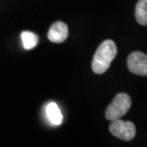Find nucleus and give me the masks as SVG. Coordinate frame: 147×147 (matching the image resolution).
<instances>
[{
	"label": "nucleus",
	"mask_w": 147,
	"mask_h": 147,
	"mask_svg": "<svg viewBox=\"0 0 147 147\" xmlns=\"http://www.w3.org/2000/svg\"><path fill=\"white\" fill-rule=\"evenodd\" d=\"M117 55V46L112 40H105L98 47L92 60V70L101 75L108 70L111 62Z\"/></svg>",
	"instance_id": "1"
},
{
	"label": "nucleus",
	"mask_w": 147,
	"mask_h": 147,
	"mask_svg": "<svg viewBox=\"0 0 147 147\" xmlns=\"http://www.w3.org/2000/svg\"><path fill=\"white\" fill-rule=\"evenodd\" d=\"M46 114L48 117L49 122L51 124L58 126L62 123L63 120V115H62L60 108L55 102H49L46 107Z\"/></svg>",
	"instance_id": "6"
},
{
	"label": "nucleus",
	"mask_w": 147,
	"mask_h": 147,
	"mask_svg": "<svg viewBox=\"0 0 147 147\" xmlns=\"http://www.w3.org/2000/svg\"><path fill=\"white\" fill-rule=\"evenodd\" d=\"M111 134L116 137L123 140H131L136 136V127L135 124L131 121L121 120V118L112 120L109 126Z\"/></svg>",
	"instance_id": "3"
},
{
	"label": "nucleus",
	"mask_w": 147,
	"mask_h": 147,
	"mask_svg": "<svg viewBox=\"0 0 147 147\" xmlns=\"http://www.w3.org/2000/svg\"><path fill=\"white\" fill-rule=\"evenodd\" d=\"M21 39L23 46L26 50H32L38 44V36L30 31H25L21 34Z\"/></svg>",
	"instance_id": "8"
},
{
	"label": "nucleus",
	"mask_w": 147,
	"mask_h": 147,
	"mask_svg": "<svg viewBox=\"0 0 147 147\" xmlns=\"http://www.w3.org/2000/svg\"><path fill=\"white\" fill-rule=\"evenodd\" d=\"M127 67L131 73L138 76H147V55L134 52L127 58Z\"/></svg>",
	"instance_id": "4"
},
{
	"label": "nucleus",
	"mask_w": 147,
	"mask_h": 147,
	"mask_svg": "<svg viewBox=\"0 0 147 147\" xmlns=\"http://www.w3.org/2000/svg\"><path fill=\"white\" fill-rule=\"evenodd\" d=\"M135 16L138 23L147 26V0H139L136 6Z\"/></svg>",
	"instance_id": "7"
},
{
	"label": "nucleus",
	"mask_w": 147,
	"mask_h": 147,
	"mask_svg": "<svg viewBox=\"0 0 147 147\" xmlns=\"http://www.w3.org/2000/svg\"><path fill=\"white\" fill-rule=\"evenodd\" d=\"M68 36V28L67 25L62 22V21H57L54 24L51 25L49 28L48 37L53 43H62L64 42Z\"/></svg>",
	"instance_id": "5"
},
{
	"label": "nucleus",
	"mask_w": 147,
	"mask_h": 147,
	"mask_svg": "<svg viewBox=\"0 0 147 147\" xmlns=\"http://www.w3.org/2000/svg\"><path fill=\"white\" fill-rule=\"evenodd\" d=\"M131 107V98L125 93H120L115 96L105 111V118L108 120H115L123 118Z\"/></svg>",
	"instance_id": "2"
}]
</instances>
